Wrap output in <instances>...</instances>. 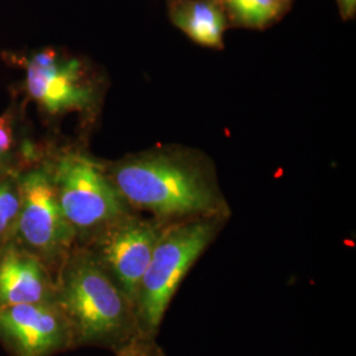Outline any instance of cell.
I'll list each match as a JSON object with an SVG mask.
<instances>
[{
	"label": "cell",
	"mask_w": 356,
	"mask_h": 356,
	"mask_svg": "<svg viewBox=\"0 0 356 356\" xmlns=\"http://www.w3.org/2000/svg\"><path fill=\"white\" fill-rule=\"evenodd\" d=\"M115 354L116 356H164L163 348L156 343L154 338L143 334L119 348Z\"/></svg>",
	"instance_id": "obj_14"
},
{
	"label": "cell",
	"mask_w": 356,
	"mask_h": 356,
	"mask_svg": "<svg viewBox=\"0 0 356 356\" xmlns=\"http://www.w3.org/2000/svg\"><path fill=\"white\" fill-rule=\"evenodd\" d=\"M281 1H284V3H288V0H281Z\"/></svg>",
	"instance_id": "obj_16"
},
{
	"label": "cell",
	"mask_w": 356,
	"mask_h": 356,
	"mask_svg": "<svg viewBox=\"0 0 356 356\" xmlns=\"http://www.w3.org/2000/svg\"><path fill=\"white\" fill-rule=\"evenodd\" d=\"M170 22L194 42L222 49L227 29V13L219 0H173Z\"/></svg>",
	"instance_id": "obj_11"
},
{
	"label": "cell",
	"mask_w": 356,
	"mask_h": 356,
	"mask_svg": "<svg viewBox=\"0 0 356 356\" xmlns=\"http://www.w3.org/2000/svg\"><path fill=\"white\" fill-rule=\"evenodd\" d=\"M20 204L19 173L0 178V245L13 236Z\"/></svg>",
	"instance_id": "obj_13"
},
{
	"label": "cell",
	"mask_w": 356,
	"mask_h": 356,
	"mask_svg": "<svg viewBox=\"0 0 356 356\" xmlns=\"http://www.w3.org/2000/svg\"><path fill=\"white\" fill-rule=\"evenodd\" d=\"M225 11L235 24L263 29L277 22L286 10L281 0H219Z\"/></svg>",
	"instance_id": "obj_12"
},
{
	"label": "cell",
	"mask_w": 356,
	"mask_h": 356,
	"mask_svg": "<svg viewBox=\"0 0 356 356\" xmlns=\"http://www.w3.org/2000/svg\"><path fill=\"white\" fill-rule=\"evenodd\" d=\"M225 219L204 216L165 223L136 298V316L143 335H157L178 286L216 239Z\"/></svg>",
	"instance_id": "obj_5"
},
{
	"label": "cell",
	"mask_w": 356,
	"mask_h": 356,
	"mask_svg": "<svg viewBox=\"0 0 356 356\" xmlns=\"http://www.w3.org/2000/svg\"><path fill=\"white\" fill-rule=\"evenodd\" d=\"M47 154L58 202L78 245H86L134 211L107 175L104 163L85 149L48 144Z\"/></svg>",
	"instance_id": "obj_4"
},
{
	"label": "cell",
	"mask_w": 356,
	"mask_h": 356,
	"mask_svg": "<svg viewBox=\"0 0 356 356\" xmlns=\"http://www.w3.org/2000/svg\"><path fill=\"white\" fill-rule=\"evenodd\" d=\"M26 107L19 92L13 91L8 107L0 114V178L20 173L47 149V144L33 140L29 132Z\"/></svg>",
	"instance_id": "obj_10"
},
{
	"label": "cell",
	"mask_w": 356,
	"mask_h": 356,
	"mask_svg": "<svg viewBox=\"0 0 356 356\" xmlns=\"http://www.w3.org/2000/svg\"><path fill=\"white\" fill-rule=\"evenodd\" d=\"M0 344L10 356H56L76 348L70 322L56 302L0 306Z\"/></svg>",
	"instance_id": "obj_8"
},
{
	"label": "cell",
	"mask_w": 356,
	"mask_h": 356,
	"mask_svg": "<svg viewBox=\"0 0 356 356\" xmlns=\"http://www.w3.org/2000/svg\"><path fill=\"white\" fill-rule=\"evenodd\" d=\"M3 60L23 73L19 95L36 107L49 124L76 114L94 118L102 89L92 69L82 58L53 47L4 51Z\"/></svg>",
	"instance_id": "obj_3"
},
{
	"label": "cell",
	"mask_w": 356,
	"mask_h": 356,
	"mask_svg": "<svg viewBox=\"0 0 356 356\" xmlns=\"http://www.w3.org/2000/svg\"><path fill=\"white\" fill-rule=\"evenodd\" d=\"M56 279L13 239L0 245V306L54 302Z\"/></svg>",
	"instance_id": "obj_9"
},
{
	"label": "cell",
	"mask_w": 356,
	"mask_h": 356,
	"mask_svg": "<svg viewBox=\"0 0 356 356\" xmlns=\"http://www.w3.org/2000/svg\"><path fill=\"white\" fill-rule=\"evenodd\" d=\"M19 185L22 204L11 239L36 256L56 279L76 242L56 194L47 149L19 173Z\"/></svg>",
	"instance_id": "obj_6"
},
{
	"label": "cell",
	"mask_w": 356,
	"mask_h": 356,
	"mask_svg": "<svg viewBox=\"0 0 356 356\" xmlns=\"http://www.w3.org/2000/svg\"><path fill=\"white\" fill-rule=\"evenodd\" d=\"M343 19H353L356 13V0H337Z\"/></svg>",
	"instance_id": "obj_15"
},
{
	"label": "cell",
	"mask_w": 356,
	"mask_h": 356,
	"mask_svg": "<svg viewBox=\"0 0 356 356\" xmlns=\"http://www.w3.org/2000/svg\"><path fill=\"white\" fill-rule=\"evenodd\" d=\"M165 223L132 211L115 220L86 245L136 307L141 279Z\"/></svg>",
	"instance_id": "obj_7"
},
{
	"label": "cell",
	"mask_w": 356,
	"mask_h": 356,
	"mask_svg": "<svg viewBox=\"0 0 356 356\" xmlns=\"http://www.w3.org/2000/svg\"><path fill=\"white\" fill-rule=\"evenodd\" d=\"M54 302L70 322L76 347L116 353L141 335L135 304L83 245L76 244L60 269Z\"/></svg>",
	"instance_id": "obj_2"
},
{
	"label": "cell",
	"mask_w": 356,
	"mask_h": 356,
	"mask_svg": "<svg viewBox=\"0 0 356 356\" xmlns=\"http://www.w3.org/2000/svg\"><path fill=\"white\" fill-rule=\"evenodd\" d=\"M107 175L134 211L163 222L229 214L216 178L191 154L149 151L104 163Z\"/></svg>",
	"instance_id": "obj_1"
}]
</instances>
